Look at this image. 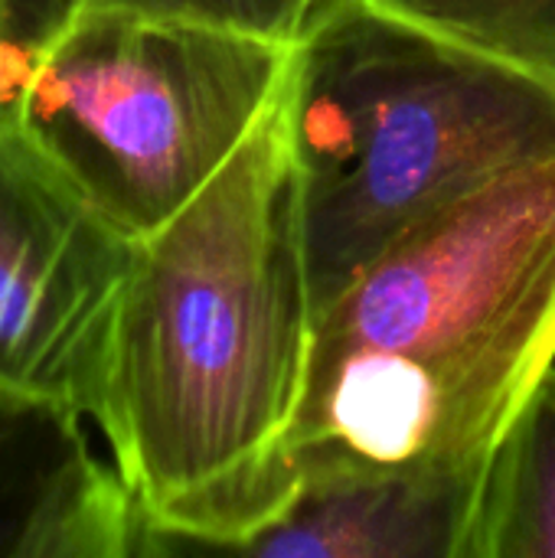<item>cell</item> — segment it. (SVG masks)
Listing matches in <instances>:
<instances>
[{"instance_id":"obj_1","label":"cell","mask_w":555,"mask_h":558,"mask_svg":"<svg viewBox=\"0 0 555 558\" xmlns=\"http://www.w3.org/2000/svg\"><path fill=\"white\" fill-rule=\"evenodd\" d=\"M317 304L285 92L134 248L95 425L164 556L239 553L301 494L291 425Z\"/></svg>"},{"instance_id":"obj_2","label":"cell","mask_w":555,"mask_h":558,"mask_svg":"<svg viewBox=\"0 0 555 558\" xmlns=\"http://www.w3.org/2000/svg\"><path fill=\"white\" fill-rule=\"evenodd\" d=\"M555 373V157L435 213L317 311L291 461L304 487H484Z\"/></svg>"},{"instance_id":"obj_3","label":"cell","mask_w":555,"mask_h":558,"mask_svg":"<svg viewBox=\"0 0 555 558\" xmlns=\"http://www.w3.org/2000/svg\"><path fill=\"white\" fill-rule=\"evenodd\" d=\"M317 311L406 232L555 157V82L373 0H337L285 85Z\"/></svg>"},{"instance_id":"obj_4","label":"cell","mask_w":555,"mask_h":558,"mask_svg":"<svg viewBox=\"0 0 555 558\" xmlns=\"http://www.w3.org/2000/svg\"><path fill=\"white\" fill-rule=\"evenodd\" d=\"M294 43L85 3L43 52L16 128L128 239L190 206L281 98Z\"/></svg>"},{"instance_id":"obj_5","label":"cell","mask_w":555,"mask_h":558,"mask_svg":"<svg viewBox=\"0 0 555 558\" xmlns=\"http://www.w3.org/2000/svg\"><path fill=\"white\" fill-rule=\"evenodd\" d=\"M137 242L0 128V389L95 422Z\"/></svg>"},{"instance_id":"obj_6","label":"cell","mask_w":555,"mask_h":558,"mask_svg":"<svg viewBox=\"0 0 555 558\" xmlns=\"http://www.w3.org/2000/svg\"><path fill=\"white\" fill-rule=\"evenodd\" d=\"M82 415L0 389V558L164 556Z\"/></svg>"},{"instance_id":"obj_7","label":"cell","mask_w":555,"mask_h":558,"mask_svg":"<svg viewBox=\"0 0 555 558\" xmlns=\"http://www.w3.org/2000/svg\"><path fill=\"white\" fill-rule=\"evenodd\" d=\"M484 487L360 477L304 487L236 556L471 558Z\"/></svg>"},{"instance_id":"obj_8","label":"cell","mask_w":555,"mask_h":558,"mask_svg":"<svg viewBox=\"0 0 555 558\" xmlns=\"http://www.w3.org/2000/svg\"><path fill=\"white\" fill-rule=\"evenodd\" d=\"M471 558H555V373L487 468Z\"/></svg>"},{"instance_id":"obj_9","label":"cell","mask_w":555,"mask_h":558,"mask_svg":"<svg viewBox=\"0 0 555 558\" xmlns=\"http://www.w3.org/2000/svg\"><path fill=\"white\" fill-rule=\"evenodd\" d=\"M442 36L555 82V0H373Z\"/></svg>"},{"instance_id":"obj_10","label":"cell","mask_w":555,"mask_h":558,"mask_svg":"<svg viewBox=\"0 0 555 558\" xmlns=\"http://www.w3.org/2000/svg\"><path fill=\"white\" fill-rule=\"evenodd\" d=\"M85 0H0V128H16L26 85Z\"/></svg>"},{"instance_id":"obj_11","label":"cell","mask_w":555,"mask_h":558,"mask_svg":"<svg viewBox=\"0 0 555 558\" xmlns=\"http://www.w3.org/2000/svg\"><path fill=\"white\" fill-rule=\"evenodd\" d=\"M105 7H134L164 16H186L216 26L258 33L278 43H298L337 0H85Z\"/></svg>"}]
</instances>
